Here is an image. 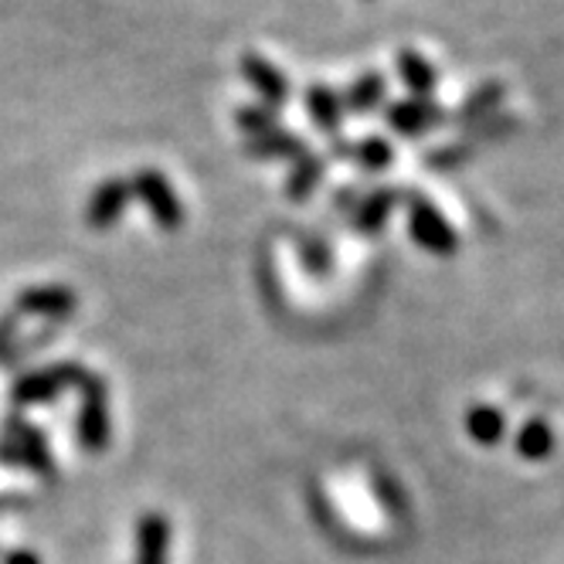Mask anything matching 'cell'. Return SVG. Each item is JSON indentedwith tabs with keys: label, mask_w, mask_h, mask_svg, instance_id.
I'll list each match as a JSON object with an SVG mask.
<instances>
[{
	"label": "cell",
	"mask_w": 564,
	"mask_h": 564,
	"mask_svg": "<svg viewBox=\"0 0 564 564\" xmlns=\"http://www.w3.org/2000/svg\"><path fill=\"white\" fill-rule=\"evenodd\" d=\"M0 459L28 466L37 476H52L55 473V456L48 449L45 435L37 432L34 425L21 422V419H8L4 435H0Z\"/></svg>",
	"instance_id": "cell-1"
},
{
	"label": "cell",
	"mask_w": 564,
	"mask_h": 564,
	"mask_svg": "<svg viewBox=\"0 0 564 564\" xmlns=\"http://www.w3.org/2000/svg\"><path fill=\"white\" fill-rule=\"evenodd\" d=\"M89 378V371L83 365H72V360H65V365H52V368H42V371H34L28 378H21L14 384V401L18 405H42V401H55L62 398L68 388H83Z\"/></svg>",
	"instance_id": "cell-2"
},
{
	"label": "cell",
	"mask_w": 564,
	"mask_h": 564,
	"mask_svg": "<svg viewBox=\"0 0 564 564\" xmlns=\"http://www.w3.org/2000/svg\"><path fill=\"white\" fill-rule=\"evenodd\" d=\"M83 391V409H78V422H75V432H78V442H83L86 453H102L109 446V432H112V422H109V391L106 384L89 375L86 384L78 388Z\"/></svg>",
	"instance_id": "cell-3"
},
{
	"label": "cell",
	"mask_w": 564,
	"mask_h": 564,
	"mask_svg": "<svg viewBox=\"0 0 564 564\" xmlns=\"http://www.w3.org/2000/svg\"><path fill=\"white\" fill-rule=\"evenodd\" d=\"M130 194H137L143 200V208L153 215V221L160 228H167V231H177L181 221H184V208H181V200L171 187V181L160 174V171H140L133 174L130 181Z\"/></svg>",
	"instance_id": "cell-4"
},
{
	"label": "cell",
	"mask_w": 564,
	"mask_h": 564,
	"mask_svg": "<svg viewBox=\"0 0 564 564\" xmlns=\"http://www.w3.org/2000/svg\"><path fill=\"white\" fill-rule=\"evenodd\" d=\"M409 231L432 256H453L459 249V235L453 231L446 215L422 197H412V205H409Z\"/></svg>",
	"instance_id": "cell-5"
},
{
	"label": "cell",
	"mask_w": 564,
	"mask_h": 564,
	"mask_svg": "<svg viewBox=\"0 0 564 564\" xmlns=\"http://www.w3.org/2000/svg\"><path fill=\"white\" fill-rule=\"evenodd\" d=\"M18 313H31V316H45L52 324H62L75 313V293L65 286H37L18 296Z\"/></svg>",
	"instance_id": "cell-6"
},
{
	"label": "cell",
	"mask_w": 564,
	"mask_h": 564,
	"mask_svg": "<svg viewBox=\"0 0 564 564\" xmlns=\"http://www.w3.org/2000/svg\"><path fill=\"white\" fill-rule=\"evenodd\" d=\"M171 561V520L164 513H147L137 528V564Z\"/></svg>",
	"instance_id": "cell-7"
},
{
	"label": "cell",
	"mask_w": 564,
	"mask_h": 564,
	"mask_svg": "<svg viewBox=\"0 0 564 564\" xmlns=\"http://www.w3.org/2000/svg\"><path fill=\"white\" fill-rule=\"evenodd\" d=\"M130 205V184L127 181H102L93 197H89V208H86V218L93 228H109L119 215H123V208Z\"/></svg>",
	"instance_id": "cell-8"
},
{
	"label": "cell",
	"mask_w": 564,
	"mask_h": 564,
	"mask_svg": "<svg viewBox=\"0 0 564 564\" xmlns=\"http://www.w3.org/2000/svg\"><path fill=\"white\" fill-rule=\"evenodd\" d=\"M442 109L425 102V99H405V102H394L388 106V123L391 130L405 133V137H419L425 130H432L438 123Z\"/></svg>",
	"instance_id": "cell-9"
},
{
	"label": "cell",
	"mask_w": 564,
	"mask_h": 564,
	"mask_svg": "<svg viewBox=\"0 0 564 564\" xmlns=\"http://www.w3.org/2000/svg\"><path fill=\"white\" fill-rule=\"evenodd\" d=\"M241 72H246V78L256 86V93H259L269 106H282V102L290 99V83H286V75H282L275 65H269L265 58L249 55L246 62H241Z\"/></svg>",
	"instance_id": "cell-10"
},
{
	"label": "cell",
	"mask_w": 564,
	"mask_h": 564,
	"mask_svg": "<svg viewBox=\"0 0 564 564\" xmlns=\"http://www.w3.org/2000/svg\"><path fill=\"white\" fill-rule=\"evenodd\" d=\"M466 432L479 442V446H497L507 432V422H503V412L494 409V405H473L469 415H466Z\"/></svg>",
	"instance_id": "cell-11"
},
{
	"label": "cell",
	"mask_w": 564,
	"mask_h": 564,
	"mask_svg": "<svg viewBox=\"0 0 564 564\" xmlns=\"http://www.w3.org/2000/svg\"><path fill=\"white\" fill-rule=\"evenodd\" d=\"M306 106H310V116H313V123L319 130H330V133L340 130V123H344V106H340V99H337L334 89L313 86L310 96H306Z\"/></svg>",
	"instance_id": "cell-12"
},
{
	"label": "cell",
	"mask_w": 564,
	"mask_h": 564,
	"mask_svg": "<svg viewBox=\"0 0 564 564\" xmlns=\"http://www.w3.org/2000/svg\"><path fill=\"white\" fill-rule=\"evenodd\" d=\"M517 453H520L523 459H531V463L547 459V456L554 453V432H551V425L541 422V419H534V422L523 425V429L517 432Z\"/></svg>",
	"instance_id": "cell-13"
},
{
	"label": "cell",
	"mask_w": 564,
	"mask_h": 564,
	"mask_svg": "<svg viewBox=\"0 0 564 564\" xmlns=\"http://www.w3.org/2000/svg\"><path fill=\"white\" fill-rule=\"evenodd\" d=\"M398 72H401V78H405V86H409L419 99L429 96V93L435 89V83H438V75H435L432 62H425V58L415 55V52H401V55H398Z\"/></svg>",
	"instance_id": "cell-14"
},
{
	"label": "cell",
	"mask_w": 564,
	"mask_h": 564,
	"mask_svg": "<svg viewBox=\"0 0 564 564\" xmlns=\"http://www.w3.org/2000/svg\"><path fill=\"white\" fill-rule=\"evenodd\" d=\"M249 153L252 156H262V160H275V156H303V140L293 137V133H265V137H256L249 143Z\"/></svg>",
	"instance_id": "cell-15"
},
{
	"label": "cell",
	"mask_w": 564,
	"mask_h": 564,
	"mask_svg": "<svg viewBox=\"0 0 564 564\" xmlns=\"http://www.w3.org/2000/svg\"><path fill=\"white\" fill-rule=\"evenodd\" d=\"M391 208H394V194L391 191L371 194L365 205H360V212H357V228L365 231V235L381 231L384 221H388V215H391Z\"/></svg>",
	"instance_id": "cell-16"
},
{
	"label": "cell",
	"mask_w": 564,
	"mask_h": 564,
	"mask_svg": "<svg viewBox=\"0 0 564 564\" xmlns=\"http://www.w3.org/2000/svg\"><path fill=\"white\" fill-rule=\"evenodd\" d=\"M319 181H324V160L303 153V156H300V164H296V171L290 174L286 191H290V197H293V200H303V197L319 184Z\"/></svg>",
	"instance_id": "cell-17"
},
{
	"label": "cell",
	"mask_w": 564,
	"mask_h": 564,
	"mask_svg": "<svg viewBox=\"0 0 564 564\" xmlns=\"http://www.w3.org/2000/svg\"><path fill=\"white\" fill-rule=\"evenodd\" d=\"M384 102V78L381 75H365L357 78L354 89L347 93V106L354 112H371Z\"/></svg>",
	"instance_id": "cell-18"
},
{
	"label": "cell",
	"mask_w": 564,
	"mask_h": 564,
	"mask_svg": "<svg viewBox=\"0 0 564 564\" xmlns=\"http://www.w3.org/2000/svg\"><path fill=\"white\" fill-rule=\"evenodd\" d=\"M357 160L365 164L368 171H384L388 164H391V147L384 143V140H378V137H371V140H365L357 147Z\"/></svg>",
	"instance_id": "cell-19"
},
{
	"label": "cell",
	"mask_w": 564,
	"mask_h": 564,
	"mask_svg": "<svg viewBox=\"0 0 564 564\" xmlns=\"http://www.w3.org/2000/svg\"><path fill=\"white\" fill-rule=\"evenodd\" d=\"M238 127L241 130H249V133H256V137H265V133H272L275 130V112L265 106V109H241L238 112Z\"/></svg>",
	"instance_id": "cell-20"
},
{
	"label": "cell",
	"mask_w": 564,
	"mask_h": 564,
	"mask_svg": "<svg viewBox=\"0 0 564 564\" xmlns=\"http://www.w3.org/2000/svg\"><path fill=\"white\" fill-rule=\"evenodd\" d=\"M4 564H42V557H37L34 551H24V547H21V551H11Z\"/></svg>",
	"instance_id": "cell-21"
},
{
	"label": "cell",
	"mask_w": 564,
	"mask_h": 564,
	"mask_svg": "<svg viewBox=\"0 0 564 564\" xmlns=\"http://www.w3.org/2000/svg\"><path fill=\"white\" fill-rule=\"evenodd\" d=\"M4 507H11V500H4V497H0V510H4Z\"/></svg>",
	"instance_id": "cell-22"
}]
</instances>
